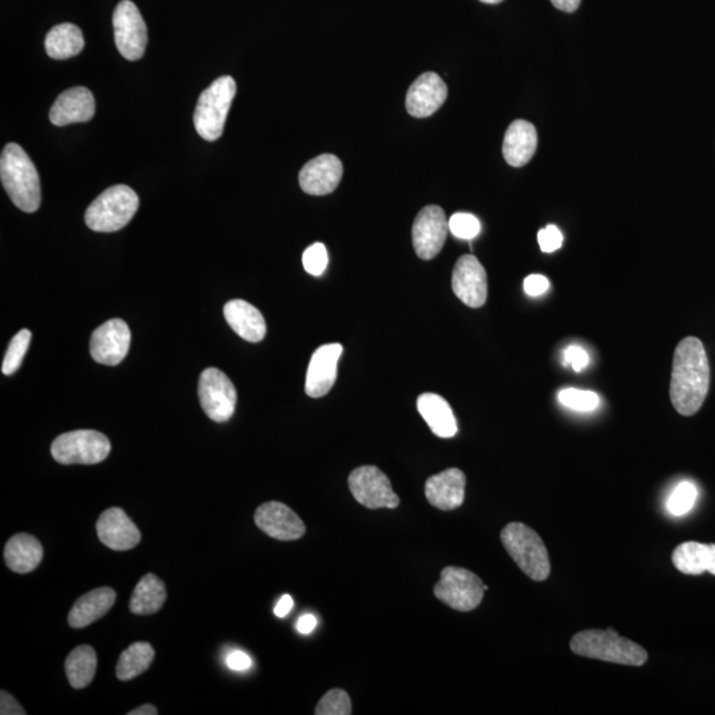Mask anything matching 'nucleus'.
Here are the masks:
<instances>
[{
    "instance_id": "58836bf2",
    "label": "nucleus",
    "mask_w": 715,
    "mask_h": 715,
    "mask_svg": "<svg viewBox=\"0 0 715 715\" xmlns=\"http://www.w3.org/2000/svg\"><path fill=\"white\" fill-rule=\"evenodd\" d=\"M563 358H565V365L571 366L576 373L586 369L588 362H590L587 351L582 349L580 346L567 347L565 354H563Z\"/></svg>"
},
{
    "instance_id": "f03ea898",
    "label": "nucleus",
    "mask_w": 715,
    "mask_h": 715,
    "mask_svg": "<svg viewBox=\"0 0 715 715\" xmlns=\"http://www.w3.org/2000/svg\"><path fill=\"white\" fill-rule=\"evenodd\" d=\"M0 178L4 190L19 210L38 211L42 202V190L38 170L18 143H8L0 157Z\"/></svg>"
},
{
    "instance_id": "6ab92c4d",
    "label": "nucleus",
    "mask_w": 715,
    "mask_h": 715,
    "mask_svg": "<svg viewBox=\"0 0 715 715\" xmlns=\"http://www.w3.org/2000/svg\"><path fill=\"white\" fill-rule=\"evenodd\" d=\"M343 174L342 162L333 154L318 155L302 167L300 186L309 195H328L337 190Z\"/></svg>"
},
{
    "instance_id": "c03bdc74",
    "label": "nucleus",
    "mask_w": 715,
    "mask_h": 715,
    "mask_svg": "<svg viewBox=\"0 0 715 715\" xmlns=\"http://www.w3.org/2000/svg\"><path fill=\"white\" fill-rule=\"evenodd\" d=\"M294 600L290 595H284L283 598L279 600V603L275 607V615L277 618H286L289 612L293 610Z\"/></svg>"
},
{
    "instance_id": "37998d69",
    "label": "nucleus",
    "mask_w": 715,
    "mask_h": 715,
    "mask_svg": "<svg viewBox=\"0 0 715 715\" xmlns=\"http://www.w3.org/2000/svg\"><path fill=\"white\" fill-rule=\"evenodd\" d=\"M317 627L316 616L312 614L302 615L297 621V631L302 633V635H309Z\"/></svg>"
},
{
    "instance_id": "a211bd4d",
    "label": "nucleus",
    "mask_w": 715,
    "mask_h": 715,
    "mask_svg": "<svg viewBox=\"0 0 715 715\" xmlns=\"http://www.w3.org/2000/svg\"><path fill=\"white\" fill-rule=\"evenodd\" d=\"M448 97L447 84L435 72H427L419 76L408 89L406 106L412 117L426 118L432 116L444 105Z\"/></svg>"
},
{
    "instance_id": "ddd939ff",
    "label": "nucleus",
    "mask_w": 715,
    "mask_h": 715,
    "mask_svg": "<svg viewBox=\"0 0 715 715\" xmlns=\"http://www.w3.org/2000/svg\"><path fill=\"white\" fill-rule=\"evenodd\" d=\"M452 289L456 297L469 308L485 305L488 298V276L477 257L461 256L453 269Z\"/></svg>"
},
{
    "instance_id": "c9c22d12",
    "label": "nucleus",
    "mask_w": 715,
    "mask_h": 715,
    "mask_svg": "<svg viewBox=\"0 0 715 715\" xmlns=\"http://www.w3.org/2000/svg\"><path fill=\"white\" fill-rule=\"evenodd\" d=\"M481 231V224L476 216L465 214V212H457L449 219V232L457 239L472 240L475 239Z\"/></svg>"
},
{
    "instance_id": "aec40b11",
    "label": "nucleus",
    "mask_w": 715,
    "mask_h": 715,
    "mask_svg": "<svg viewBox=\"0 0 715 715\" xmlns=\"http://www.w3.org/2000/svg\"><path fill=\"white\" fill-rule=\"evenodd\" d=\"M96 101L92 92L84 87L68 89L61 93L49 112V120L55 126H67L92 120Z\"/></svg>"
},
{
    "instance_id": "423d86ee",
    "label": "nucleus",
    "mask_w": 715,
    "mask_h": 715,
    "mask_svg": "<svg viewBox=\"0 0 715 715\" xmlns=\"http://www.w3.org/2000/svg\"><path fill=\"white\" fill-rule=\"evenodd\" d=\"M235 96L236 83L231 76L219 77L200 95L194 124L203 140L212 142L222 137Z\"/></svg>"
},
{
    "instance_id": "c756f323",
    "label": "nucleus",
    "mask_w": 715,
    "mask_h": 715,
    "mask_svg": "<svg viewBox=\"0 0 715 715\" xmlns=\"http://www.w3.org/2000/svg\"><path fill=\"white\" fill-rule=\"evenodd\" d=\"M96 670V651L89 645H80L73 649L65 661V672H67L69 684L75 689L87 688L95 678Z\"/></svg>"
},
{
    "instance_id": "473e14b6",
    "label": "nucleus",
    "mask_w": 715,
    "mask_h": 715,
    "mask_svg": "<svg viewBox=\"0 0 715 715\" xmlns=\"http://www.w3.org/2000/svg\"><path fill=\"white\" fill-rule=\"evenodd\" d=\"M30 342L31 332L27 329L20 330V332L11 339L2 366V373L4 375H12L19 370L24 355L27 353L28 346H30Z\"/></svg>"
},
{
    "instance_id": "bb28decb",
    "label": "nucleus",
    "mask_w": 715,
    "mask_h": 715,
    "mask_svg": "<svg viewBox=\"0 0 715 715\" xmlns=\"http://www.w3.org/2000/svg\"><path fill=\"white\" fill-rule=\"evenodd\" d=\"M674 567L682 574L701 575L710 572L715 575V545L700 542H685L673 551Z\"/></svg>"
},
{
    "instance_id": "39448f33",
    "label": "nucleus",
    "mask_w": 715,
    "mask_h": 715,
    "mask_svg": "<svg viewBox=\"0 0 715 715\" xmlns=\"http://www.w3.org/2000/svg\"><path fill=\"white\" fill-rule=\"evenodd\" d=\"M140 199L125 185L110 187L88 207L85 223L95 232H116L128 226L136 215Z\"/></svg>"
},
{
    "instance_id": "20e7f679",
    "label": "nucleus",
    "mask_w": 715,
    "mask_h": 715,
    "mask_svg": "<svg viewBox=\"0 0 715 715\" xmlns=\"http://www.w3.org/2000/svg\"><path fill=\"white\" fill-rule=\"evenodd\" d=\"M501 541L513 561L534 582L549 578V553L541 537L529 526L512 522L501 531Z\"/></svg>"
},
{
    "instance_id": "f704fd0d",
    "label": "nucleus",
    "mask_w": 715,
    "mask_h": 715,
    "mask_svg": "<svg viewBox=\"0 0 715 715\" xmlns=\"http://www.w3.org/2000/svg\"><path fill=\"white\" fill-rule=\"evenodd\" d=\"M317 715H350L351 700L349 694L342 689H332L326 693L316 708Z\"/></svg>"
},
{
    "instance_id": "49530a36",
    "label": "nucleus",
    "mask_w": 715,
    "mask_h": 715,
    "mask_svg": "<svg viewBox=\"0 0 715 715\" xmlns=\"http://www.w3.org/2000/svg\"><path fill=\"white\" fill-rule=\"evenodd\" d=\"M158 710L154 705H142L140 708L132 710L128 715H157Z\"/></svg>"
},
{
    "instance_id": "72a5a7b5",
    "label": "nucleus",
    "mask_w": 715,
    "mask_h": 715,
    "mask_svg": "<svg viewBox=\"0 0 715 715\" xmlns=\"http://www.w3.org/2000/svg\"><path fill=\"white\" fill-rule=\"evenodd\" d=\"M559 403L570 410L578 412H590L599 406V396L592 391L578 390V388H566L558 395Z\"/></svg>"
},
{
    "instance_id": "a18cd8bd",
    "label": "nucleus",
    "mask_w": 715,
    "mask_h": 715,
    "mask_svg": "<svg viewBox=\"0 0 715 715\" xmlns=\"http://www.w3.org/2000/svg\"><path fill=\"white\" fill-rule=\"evenodd\" d=\"M580 2H582V0H551L554 7L563 12H574L578 10Z\"/></svg>"
},
{
    "instance_id": "412c9836",
    "label": "nucleus",
    "mask_w": 715,
    "mask_h": 715,
    "mask_svg": "<svg viewBox=\"0 0 715 715\" xmlns=\"http://www.w3.org/2000/svg\"><path fill=\"white\" fill-rule=\"evenodd\" d=\"M465 485L467 477L464 472L457 468H449L447 471L429 477L426 482V497L436 509L449 510L459 509L465 500Z\"/></svg>"
},
{
    "instance_id": "6e6552de",
    "label": "nucleus",
    "mask_w": 715,
    "mask_h": 715,
    "mask_svg": "<svg viewBox=\"0 0 715 715\" xmlns=\"http://www.w3.org/2000/svg\"><path fill=\"white\" fill-rule=\"evenodd\" d=\"M488 590L484 582L472 571L460 567H445L433 592L440 602L452 610L469 612L476 610Z\"/></svg>"
},
{
    "instance_id": "4468645a",
    "label": "nucleus",
    "mask_w": 715,
    "mask_h": 715,
    "mask_svg": "<svg viewBox=\"0 0 715 715\" xmlns=\"http://www.w3.org/2000/svg\"><path fill=\"white\" fill-rule=\"evenodd\" d=\"M132 334L125 321L116 318L97 328L91 338V355L97 363L117 366L129 353Z\"/></svg>"
},
{
    "instance_id": "f3484780",
    "label": "nucleus",
    "mask_w": 715,
    "mask_h": 715,
    "mask_svg": "<svg viewBox=\"0 0 715 715\" xmlns=\"http://www.w3.org/2000/svg\"><path fill=\"white\" fill-rule=\"evenodd\" d=\"M97 535L102 545L114 551L134 549L141 542V531L124 510L110 508L97 521Z\"/></svg>"
},
{
    "instance_id": "4be33fe9",
    "label": "nucleus",
    "mask_w": 715,
    "mask_h": 715,
    "mask_svg": "<svg viewBox=\"0 0 715 715\" xmlns=\"http://www.w3.org/2000/svg\"><path fill=\"white\" fill-rule=\"evenodd\" d=\"M537 146L538 134L535 126L525 120H517L506 130L502 154L510 166L522 167L534 157Z\"/></svg>"
},
{
    "instance_id": "dca6fc26",
    "label": "nucleus",
    "mask_w": 715,
    "mask_h": 715,
    "mask_svg": "<svg viewBox=\"0 0 715 715\" xmlns=\"http://www.w3.org/2000/svg\"><path fill=\"white\" fill-rule=\"evenodd\" d=\"M342 353L341 343L322 345L314 351L305 382V391L310 398H322L332 390L337 381L338 361Z\"/></svg>"
},
{
    "instance_id": "2eb2a0df",
    "label": "nucleus",
    "mask_w": 715,
    "mask_h": 715,
    "mask_svg": "<svg viewBox=\"0 0 715 715\" xmlns=\"http://www.w3.org/2000/svg\"><path fill=\"white\" fill-rule=\"evenodd\" d=\"M256 526L277 541H297L304 537L306 527L289 506L271 501L259 506L255 513Z\"/></svg>"
},
{
    "instance_id": "9d476101",
    "label": "nucleus",
    "mask_w": 715,
    "mask_h": 715,
    "mask_svg": "<svg viewBox=\"0 0 715 715\" xmlns=\"http://www.w3.org/2000/svg\"><path fill=\"white\" fill-rule=\"evenodd\" d=\"M349 488L355 500L367 509H396L400 504L390 478L374 465L354 469L349 476Z\"/></svg>"
},
{
    "instance_id": "b1692460",
    "label": "nucleus",
    "mask_w": 715,
    "mask_h": 715,
    "mask_svg": "<svg viewBox=\"0 0 715 715\" xmlns=\"http://www.w3.org/2000/svg\"><path fill=\"white\" fill-rule=\"evenodd\" d=\"M116 591L109 587L97 588L81 596L68 615V623L72 628L88 627L95 621L104 618L116 603Z\"/></svg>"
},
{
    "instance_id": "e433bc0d",
    "label": "nucleus",
    "mask_w": 715,
    "mask_h": 715,
    "mask_svg": "<svg viewBox=\"0 0 715 715\" xmlns=\"http://www.w3.org/2000/svg\"><path fill=\"white\" fill-rule=\"evenodd\" d=\"M328 249L322 243L310 245L302 255L305 271L312 276H321L328 268Z\"/></svg>"
},
{
    "instance_id": "f257e3e1",
    "label": "nucleus",
    "mask_w": 715,
    "mask_h": 715,
    "mask_svg": "<svg viewBox=\"0 0 715 715\" xmlns=\"http://www.w3.org/2000/svg\"><path fill=\"white\" fill-rule=\"evenodd\" d=\"M710 386V366L708 355L700 339H682L673 357L670 400L678 414H697L708 396Z\"/></svg>"
},
{
    "instance_id": "5701e85b",
    "label": "nucleus",
    "mask_w": 715,
    "mask_h": 715,
    "mask_svg": "<svg viewBox=\"0 0 715 715\" xmlns=\"http://www.w3.org/2000/svg\"><path fill=\"white\" fill-rule=\"evenodd\" d=\"M224 317L239 337L248 342L263 341L267 324L259 309L244 300H232L224 306Z\"/></svg>"
},
{
    "instance_id": "a878e982",
    "label": "nucleus",
    "mask_w": 715,
    "mask_h": 715,
    "mask_svg": "<svg viewBox=\"0 0 715 715\" xmlns=\"http://www.w3.org/2000/svg\"><path fill=\"white\" fill-rule=\"evenodd\" d=\"M418 411L428 427L441 439H451L457 433V422L451 406L440 395L427 394L418 398Z\"/></svg>"
},
{
    "instance_id": "0eeeda50",
    "label": "nucleus",
    "mask_w": 715,
    "mask_h": 715,
    "mask_svg": "<svg viewBox=\"0 0 715 715\" xmlns=\"http://www.w3.org/2000/svg\"><path fill=\"white\" fill-rule=\"evenodd\" d=\"M112 451V444L104 433L93 429H79L63 433L53 441L51 453L59 464L93 465L101 463Z\"/></svg>"
},
{
    "instance_id": "de8ad7c7",
    "label": "nucleus",
    "mask_w": 715,
    "mask_h": 715,
    "mask_svg": "<svg viewBox=\"0 0 715 715\" xmlns=\"http://www.w3.org/2000/svg\"><path fill=\"white\" fill-rule=\"evenodd\" d=\"M481 2L488 3V4H497V3H501L502 0H481Z\"/></svg>"
},
{
    "instance_id": "7ed1b4c3",
    "label": "nucleus",
    "mask_w": 715,
    "mask_h": 715,
    "mask_svg": "<svg viewBox=\"0 0 715 715\" xmlns=\"http://www.w3.org/2000/svg\"><path fill=\"white\" fill-rule=\"evenodd\" d=\"M570 647L575 655L628 667H641L648 661V653L641 645L621 637L611 628L576 633Z\"/></svg>"
},
{
    "instance_id": "a19ab883",
    "label": "nucleus",
    "mask_w": 715,
    "mask_h": 715,
    "mask_svg": "<svg viewBox=\"0 0 715 715\" xmlns=\"http://www.w3.org/2000/svg\"><path fill=\"white\" fill-rule=\"evenodd\" d=\"M0 714L2 715H26V710L22 708V705L11 696L10 693L4 692L0 693Z\"/></svg>"
},
{
    "instance_id": "9b49d317",
    "label": "nucleus",
    "mask_w": 715,
    "mask_h": 715,
    "mask_svg": "<svg viewBox=\"0 0 715 715\" xmlns=\"http://www.w3.org/2000/svg\"><path fill=\"white\" fill-rule=\"evenodd\" d=\"M114 42L126 60H140L147 46V28L140 10L130 0L118 3L113 15Z\"/></svg>"
},
{
    "instance_id": "2f4dec72",
    "label": "nucleus",
    "mask_w": 715,
    "mask_h": 715,
    "mask_svg": "<svg viewBox=\"0 0 715 715\" xmlns=\"http://www.w3.org/2000/svg\"><path fill=\"white\" fill-rule=\"evenodd\" d=\"M698 489L692 482L684 481L676 486L670 494L667 509L672 516L682 517L688 514L696 505Z\"/></svg>"
},
{
    "instance_id": "c85d7f7f",
    "label": "nucleus",
    "mask_w": 715,
    "mask_h": 715,
    "mask_svg": "<svg viewBox=\"0 0 715 715\" xmlns=\"http://www.w3.org/2000/svg\"><path fill=\"white\" fill-rule=\"evenodd\" d=\"M84 36L80 28L71 23L59 24L48 32L46 51L49 57L65 60L79 55L84 49Z\"/></svg>"
},
{
    "instance_id": "1a4fd4ad",
    "label": "nucleus",
    "mask_w": 715,
    "mask_h": 715,
    "mask_svg": "<svg viewBox=\"0 0 715 715\" xmlns=\"http://www.w3.org/2000/svg\"><path fill=\"white\" fill-rule=\"evenodd\" d=\"M199 399L208 418L224 423L234 415L238 392L223 371L210 367L200 375Z\"/></svg>"
},
{
    "instance_id": "cd10ccee",
    "label": "nucleus",
    "mask_w": 715,
    "mask_h": 715,
    "mask_svg": "<svg viewBox=\"0 0 715 715\" xmlns=\"http://www.w3.org/2000/svg\"><path fill=\"white\" fill-rule=\"evenodd\" d=\"M166 586L157 575L147 574L134 588L130 599V611L134 615H153L165 604Z\"/></svg>"
},
{
    "instance_id": "f8f14e48",
    "label": "nucleus",
    "mask_w": 715,
    "mask_h": 715,
    "mask_svg": "<svg viewBox=\"0 0 715 715\" xmlns=\"http://www.w3.org/2000/svg\"><path fill=\"white\" fill-rule=\"evenodd\" d=\"M449 232V220L443 208L427 206L416 216L412 227V243L416 255L422 260H432L444 247Z\"/></svg>"
},
{
    "instance_id": "7c9ffc66",
    "label": "nucleus",
    "mask_w": 715,
    "mask_h": 715,
    "mask_svg": "<svg viewBox=\"0 0 715 715\" xmlns=\"http://www.w3.org/2000/svg\"><path fill=\"white\" fill-rule=\"evenodd\" d=\"M155 651L149 643H134L121 653L117 664V678L121 681H130L141 676L150 668L154 661Z\"/></svg>"
},
{
    "instance_id": "4c0bfd02",
    "label": "nucleus",
    "mask_w": 715,
    "mask_h": 715,
    "mask_svg": "<svg viewBox=\"0 0 715 715\" xmlns=\"http://www.w3.org/2000/svg\"><path fill=\"white\" fill-rule=\"evenodd\" d=\"M538 243L542 252L551 253L562 247L563 235L558 227L547 226L538 232Z\"/></svg>"
},
{
    "instance_id": "ea45409f",
    "label": "nucleus",
    "mask_w": 715,
    "mask_h": 715,
    "mask_svg": "<svg viewBox=\"0 0 715 715\" xmlns=\"http://www.w3.org/2000/svg\"><path fill=\"white\" fill-rule=\"evenodd\" d=\"M549 288L550 281L547 280L545 276L531 275L525 279L524 289L531 297L541 296V294L546 293Z\"/></svg>"
},
{
    "instance_id": "393cba45",
    "label": "nucleus",
    "mask_w": 715,
    "mask_h": 715,
    "mask_svg": "<svg viewBox=\"0 0 715 715\" xmlns=\"http://www.w3.org/2000/svg\"><path fill=\"white\" fill-rule=\"evenodd\" d=\"M43 555L42 543L26 533L14 535L4 547V559L8 569L18 574H28L38 569Z\"/></svg>"
},
{
    "instance_id": "79ce46f5",
    "label": "nucleus",
    "mask_w": 715,
    "mask_h": 715,
    "mask_svg": "<svg viewBox=\"0 0 715 715\" xmlns=\"http://www.w3.org/2000/svg\"><path fill=\"white\" fill-rule=\"evenodd\" d=\"M227 667L236 672H244L252 667V659L243 651H234L227 657Z\"/></svg>"
}]
</instances>
